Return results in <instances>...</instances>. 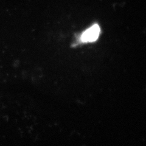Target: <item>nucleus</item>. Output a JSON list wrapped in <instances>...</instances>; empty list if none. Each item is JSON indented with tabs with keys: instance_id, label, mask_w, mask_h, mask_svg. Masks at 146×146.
Returning a JSON list of instances; mask_svg holds the SVG:
<instances>
[{
	"instance_id": "nucleus-1",
	"label": "nucleus",
	"mask_w": 146,
	"mask_h": 146,
	"mask_svg": "<svg viewBox=\"0 0 146 146\" xmlns=\"http://www.w3.org/2000/svg\"><path fill=\"white\" fill-rule=\"evenodd\" d=\"M100 34V28L98 24H95L85 31L82 34L80 40L82 43H90L96 41Z\"/></svg>"
}]
</instances>
